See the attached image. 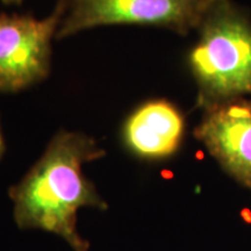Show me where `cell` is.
Returning a JSON list of instances; mask_svg holds the SVG:
<instances>
[{
  "instance_id": "obj_1",
  "label": "cell",
  "mask_w": 251,
  "mask_h": 251,
  "mask_svg": "<svg viewBox=\"0 0 251 251\" xmlns=\"http://www.w3.org/2000/svg\"><path fill=\"white\" fill-rule=\"evenodd\" d=\"M105 155L89 135L59 130L23 179L9 190L18 228L54 234L72 251H90V242L78 231V212L106 211L108 203L85 177L83 168Z\"/></svg>"
},
{
  "instance_id": "obj_2",
  "label": "cell",
  "mask_w": 251,
  "mask_h": 251,
  "mask_svg": "<svg viewBox=\"0 0 251 251\" xmlns=\"http://www.w3.org/2000/svg\"><path fill=\"white\" fill-rule=\"evenodd\" d=\"M190 67L200 101L251 94V25L229 0H213L199 24Z\"/></svg>"
},
{
  "instance_id": "obj_3",
  "label": "cell",
  "mask_w": 251,
  "mask_h": 251,
  "mask_svg": "<svg viewBox=\"0 0 251 251\" xmlns=\"http://www.w3.org/2000/svg\"><path fill=\"white\" fill-rule=\"evenodd\" d=\"M213 0H65L56 39L102 26H152L185 34L199 26Z\"/></svg>"
},
{
  "instance_id": "obj_4",
  "label": "cell",
  "mask_w": 251,
  "mask_h": 251,
  "mask_svg": "<svg viewBox=\"0 0 251 251\" xmlns=\"http://www.w3.org/2000/svg\"><path fill=\"white\" fill-rule=\"evenodd\" d=\"M65 9V0H57L45 19L0 14V92H19L49 76L52 39L57 35Z\"/></svg>"
},
{
  "instance_id": "obj_5",
  "label": "cell",
  "mask_w": 251,
  "mask_h": 251,
  "mask_svg": "<svg viewBox=\"0 0 251 251\" xmlns=\"http://www.w3.org/2000/svg\"><path fill=\"white\" fill-rule=\"evenodd\" d=\"M196 135L226 170L251 188V102L213 106Z\"/></svg>"
},
{
  "instance_id": "obj_6",
  "label": "cell",
  "mask_w": 251,
  "mask_h": 251,
  "mask_svg": "<svg viewBox=\"0 0 251 251\" xmlns=\"http://www.w3.org/2000/svg\"><path fill=\"white\" fill-rule=\"evenodd\" d=\"M184 129V118L176 106L166 100H150L126 119L122 141L140 158H165L179 148Z\"/></svg>"
},
{
  "instance_id": "obj_7",
  "label": "cell",
  "mask_w": 251,
  "mask_h": 251,
  "mask_svg": "<svg viewBox=\"0 0 251 251\" xmlns=\"http://www.w3.org/2000/svg\"><path fill=\"white\" fill-rule=\"evenodd\" d=\"M4 151H5V142H4V136H2V133H1V127H0V158H1V156L4 155Z\"/></svg>"
},
{
  "instance_id": "obj_8",
  "label": "cell",
  "mask_w": 251,
  "mask_h": 251,
  "mask_svg": "<svg viewBox=\"0 0 251 251\" xmlns=\"http://www.w3.org/2000/svg\"><path fill=\"white\" fill-rule=\"evenodd\" d=\"M5 5H20L24 0H0Z\"/></svg>"
}]
</instances>
